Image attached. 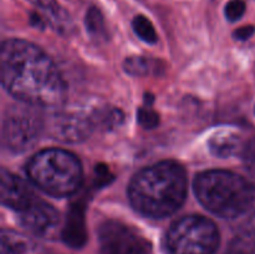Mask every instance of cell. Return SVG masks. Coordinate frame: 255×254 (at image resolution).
Wrapping results in <instances>:
<instances>
[{"label":"cell","mask_w":255,"mask_h":254,"mask_svg":"<svg viewBox=\"0 0 255 254\" xmlns=\"http://www.w3.org/2000/svg\"><path fill=\"white\" fill-rule=\"evenodd\" d=\"M0 77L4 89L22 104L55 107L66 97V86L51 59L25 40H7L0 52Z\"/></svg>","instance_id":"obj_1"},{"label":"cell","mask_w":255,"mask_h":254,"mask_svg":"<svg viewBox=\"0 0 255 254\" xmlns=\"http://www.w3.org/2000/svg\"><path fill=\"white\" fill-rule=\"evenodd\" d=\"M187 196V174L173 161H163L139 171L128 186L133 208L143 216L164 218L178 211Z\"/></svg>","instance_id":"obj_2"},{"label":"cell","mask_w":255,"mask_h":254,"mask_svg":"<svg viewBox=\"0 0 255 254\" xmlns=\"http://www.w3.org/2000/svg\"><path fill=\"white\" fill-rule=\"evenodd\" d=\"M193 189L198 201L222 218H242L255 204L254 189L243 177L233 172H203L194 179Z\"/></svg>","instance_id":"obj_3"},{"label":"cell","mask_w":255,"mask_h":254,"mask_svg":"<svg viewBox=\"0 0 255 254\" xmlns=\"http://www.w3.org/2000/svg\"><path fill=\"white\" fill-rule=\"evenodd\" d=\"M32 183L55 197L71 196L82 182V167L75 154L60 148L44 149L26 167Z\"/></svg>","instance_id":"obj_4"},{"label":"cell","mask_w":255,"mask_h":254,"mask_svg":"<svg viewBox=\"0 0 255 254\" xmlns=\"http://www.w3.org/2000/svg\"><path fill=\"white\" fill-rule=\"evenodd\" d=\"M166 244L171 254H213L219 246V232L206 217L187 216L172 224Z\"/></svg>","instance_id":"obj_5"},{"label":"cell","mask_w":255,"mask_h":254,"mask_svg":"<svg viewBox=\"0 0 255 254\" xmlns=\"http://www.w3.org/2000/svg\"><path fill=\"white\" fill-rule=\"evenodd\" d=\"M44 122L36 107L14 105L5 112L2 120V144L11 152H25L39 141Z\"/></svg>","instance_id":"obj_6"},{"label":"cell","mask_w":255,"mask_h":254,"mask_svg":"<svg viewBox=\"0 0 255 254\" xmlns=\"http://www.w3.org/2000/svg\"><path fill=\"white\" fill-rule=\"evenodd\" d=\"M100 254H149V246L126 224L107 221L99 229Z\"/></svg>","instance_id":"obj_7"},{"label":"cell","mask_w":255,"mask_h":254,"mask_svg":"<svg viewBox=\"0 0 255 254\" xmlns=\"http://www.w3.org/2000/svg\"><path fill=\"white\" fill-rule=\"evenodd\" d=\"M92 116L82 112H57L49 124L52 138L65 143H77L86 139L95 128Z\"/></svg>","instance_id":"obj_8"},{"label":"cell","mask_w":255,"mask_h":254,"mask_svg":"<svg viewBox=\"0 0 255 254\" xmlns=\"http://www.w3.org/2000/svg\"><path fill=\"white\" fill-rule=\"evenodd\" d=\"M19 223L31 232L44 238H52L60 226V214L51 204L36 198L21 211L16 212Z\"/></svg>","instance_id":"obj_9"},{"label":"cell","mask_w":255,"mask_h":254,"mask_svg":"<svg viewBox=\"0 0 255 254\" xmlns=\"http://www.w3.org/2000/svg\"><path fill=\"white\" fill-rule=\"evenodd\" d=\"M0 197H1L2 206L19 212L29 206L36 196L31 187L21 179L15 176L11 172L2 169L1 171V187H0Z\"/></svg>","instance_id":"obj_10"},{"label":"cell","mask_w":255,"mask_h":254,"mask_svg":"<svg viewBox=\"0 0 255 254\" xmlns=\"http://www.w3.org/2000/svg\"><path fill=\"white\" fill-rule=\"evenodd\" d=\"M61 238L71 248H81L87 239L85 226V204H72L67 213L66 222L61 229Z\"/></svg>","instance_id":"obj_11"},{"label":"cell","mask_w":255,"mask_h":254,"mask_svg":"<svg viewBox=\"0 0 255 254\" xmlns=\"http://www.w3.org/2000/svg\"><path fill=\"white\" fill-rule=\"evenodd\" d=\"M0 241L1 254H49L41 244L14 231H2Z\"/></svg>","instance_id":"obj_12"},{"label":"cell","mask_w":255,"mask_h":254,"mask_svg":"<svg viewBox=\"0 0 255 254\" xmlns=\"http://www.w3.org/2000/svg\"><path fill=\"white\" fill-rule=\"evenodd\" d=\"M27 1L44 12L45 20L51 25L52 29L61 34L69 31L71 26V19L55 0H27Z\"/></svg>","instance_id":"obj_13"},{"label":"cell","mask_w":255,"mask_h":254,"mask_svg":"<svg viewBox=\"0 0 255 254\" xmlns=\"http://www.w3.org/2000/svg\"><path fill=\"white\" fill-rule=\"evenodd\" d=\"M241 137L229 131L218 132L209 141V149L212 153L221 158L233 157L241 151Z\"/></svg>","instance_id":"obj_14"},{"label":"cell","mask_w":255,"mask_h":254,"mask_svg":"<svg viewBox=\"0 0 255 254\" xmlns=\"http://www.w3.org/2000/svg\"><path fill=\"white\" fill-rule=\"evenodd\" d=\"M85 24H86L87 32L91 35L92 39H96L99 41L107 39V31L106 26H105L104 16H102L101 11L97 7H90L86 14Z\"/></svg>","instance_id":"obj_15"},{"label":"cell","mask_w":255,"mask_h":254,"mask_svg":"<svg viewBox=\"0 0 255 254\" xmlns=\"http://www.w3.org/2000/svg\"><path fill=\"white\" fill-rule=\"evenodd\" d=\"M125 70L132 76H146L152 74L153 69H157L154 61L142 56L128 57L124 64Z\"/></svg>","instance_id":"obj_16"},{"label":"cell","mask_w":255,"mask_h":254,"mask_svg":"<svg viewBox=\"0 0 255 254\" xmlns=\"http://www.w3.org/2000/svg\"><path fill=\"white\" fill-rule=\"evenodd\" d=\"M132 27H133L137 36L143 40V41L148 42V44H154L158 40L153 25L143 15H137L134 17L133 21H132Z\"/></svg>","instance_id":"obj_17"},{"label":"cell","mask_w":255,"mask_h":254,"mask_svg":"<svg viewBox=\"0 0 255 254\" xmlns=\"http://www.w3.org/2000/svg\"><path fill=\"white\" fill-rule=\"evenodd\" d=\"M226 254H255V237L241 234L232 242Z\"/></svg>","instance_id":"obj_18"},{"label":"cell","mask_w":255,"mask_h":254,"mask_svg":"<svg viewBox=\"0 0 255 254\" xmlns=\"http://www.w3.org/2000/svg\"><path fill=\"white\" fill-rule=\"evenodd\" d=\"M92 119H94L95 125L101 124L102 126L111 128L124 121V114L120 110L109 109L104 112H96L95 115H92Z\"/></svg>","instance_id":"obj_19"},{"label":"cell","mask_w":255,"mask_h":254,"mask_svg":"<svg viewBox=\"0 0 255 254\" xmlns=\"http://www.w3.org/2000/svg\"><path fill=\"white\" fill-rule=\"evenodd\" d=\"M138 124L144 128H154L159 124V116L149 106L142 107L137 112Z\"/></svg>","instance_id":"obj_20"},{"label":"cell","mask_w":255,"mask_h":254,"mask_svg":"<svg viewBox=\"0 0 255 254\" xmlns=\"http://www.w3.org/2000/svg\"><path fill=\"white\" fill-rule=\"evenodd\" d=\"M244 12H246V2L243 0H231L224 9L226 17L232 22L241 19Z\"/></svg>","instance_id":"obj_21"},{"label":"cell","mask_w":255,"mask_h":254,"mask_svg":"<svg viewBox=\"0 0 255 254\" xmlns=\"http://www.w3.org/2000/svg\"><path fill=\"white\" fill-rule=\"evenodd\" d=\"M244 161L248 171L255 177V138L252 139L244 148Z\"/></svg>","instance_id":"obj_22"},{"label":"cell","mask_w":255,"mask_h":254,"mask_svg":"<svg viewBox=\"0 0 255 254\" xmlns=\"http://www.w3.org/2000/svg\"><path fill=\"white\" fill-rule=\"evenodd\" d=\"M254 34V26H243L239 27L238 30H236L233 34V36L237 40H247Z\"/></svg>","instance_id":"obj_23"}]
</instances>
